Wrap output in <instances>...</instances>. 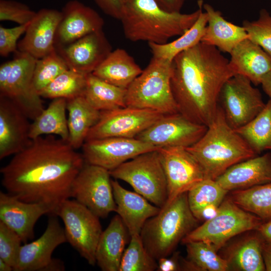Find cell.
I'll return each mask as SVG.
<instances>
[{
    "label": "cell",
    "instance_id": "obj_37",
    "mask_svg": "<svg viewBox=\"0 0 271 271\" xmlns=\"http://www.w3.org/2000/svg\"><path fill=\"white\" fill-rule=\"evenodd\" d=\"M87 76L68 69L50 83L39 94L42 98L66 100L84 96Z\"/></svg>",
    "mask_w": 271,
    "mask_h": 271
},
{
    "label": "cell",
    "instance_id": "obj_31",
    "mask_svg": "<svg viewBox=\"0 0 271 271\" xmlns=\"http://www.w3.org/2000/svg\"><path fill=\"white\" fill-rule=\"evenodd\" d=\"M229 192L216 180L204 178L187 192L190 209L199 221L213 216Z\"/></svg>",
    "mask_w": 271,
    "mask_h": 271
},
{
    "label": "cell",
    "instance_id": "obj_19",
    "mask_svg": "<svg viewBox=\"0 0 271 271\" xmlns=\"http://www.w3.org/2000/svg\"><path fill=\"white\" fill-rule=\"evenodd\" d=\"M55 208L41 203L22 201L8 193L0 192V221L15 231L26 243L34 236V226L43 215H55Z\"/></svg>",
    "mask_w": 271,
    "mask_h": 271
},
{
    "label": "cell",
    "instance_id": "obj_36",
    "mask_svg": "<svg viewBox=\"0 0 271 271\" xmlns=\"http://www.w3.org/2000/svg\"><path fill=\"white\" fill-rule=\"evenodd\" d=\"M235 130L257 155L271 151V100L252 120Z\"/></svg>",
    "mask_w": 271,
    "mask_h": 271
},
{
    "label": "cell",
    "instance_id": "obj_27",
    "mask_svg": "<svg viewBox=\"0 0 271 271\" xmlns=\"http://www.w3.org/2000/svg\"><path fill=\"white\" fill-rule=\"evenodd\" d=\"M128 232L116 214L102 231L95 252L96 263L103 271H119Z\"/></svg>",
    "mask_w": 271,
    "mask_h": 271
},
{
    "label": "cell",
    "instance_id": "obj_45",
    "mask_svg": "<svg viewBox=\"0 0 271 271\" xmlns=\"http://www.w3.org/2000/svg\"><path fill=\"white\" fill-rule=\"evenodd\" d=\"M106 15L120 20L126 0H93Z\"/></svg>",
    "mask_w": 271,
    "mask_h": 271
},
{
    "label": "cell",
    "instance_id": "obj_22",
    "mask_svg": "<svg viewBox=\"0 0 271 271\" xmlns=\"http://www.w3.org/2000/svg\"><path fill=\"white\" fill-rule=\"evenodd\" d=\"M61 18V11L55 9H42L36 12L25 36L18 42V51L36 59L53 51L55 49V36Z\"/></svg>",
    "mask_w": 271,
    "mask_h": 271
},
{
    "label": "cell",
    "instance_id": "obj_52",
    "mask_svg": "<svg viewBox=\"0 0 271 271\" xmlns=\"http://www.w3.org/2000/svg\"><path fill=\"white\" fill-rule=\"evenodd\" d=\"M0 270L11 271L13 270V267L8 263L0 258Z\"/></svg>",
    "mask_w": 271,
    "mask_h": 271
},
{
    "label": "cell",
    "instance_id": "obj_47",
    "mask_svg": "<svg viewBox=\"0 0 271 271\" xmlns=\"http://www.w3.org/2000/svg\"><path fill=\"white\" fill-rule=\"evenodd\" d=\"M164 10L171 12H181L185 2L188 0H156Z\"/></svg>",
    "mask_w": 271,
    "mask_h": 271
},
{
    "label": "cell",
    "instance_id": "obj_50",
    "mask_svg": "<svg viewBox=\"0 0 271 271\" xmlns=\"http://www.w3.org/2000/svg\"><path fill=\"white\" fill-rule=\"evenodd\" d=\"M262 256L266 271H271V246L263 242L262 246Z\"/></svg>",
    "mask_w": 271,
    "mask_h": 271
},
{
    "label": "cell",
    "instance_id": "obj_4",
    "mask_svg": "<svg viewBox=\"0 0 271 271\" xmlns=\"http://www.w3.org/2000/svg\"><path fill=\"white\" fill-rule=\"evenodd\" d=\"M186 148L200 165L205 178L213 180L233 165L257 156L228 124L219 105L203 136Z\"/></svg>",
    "mask_w": 271,
    "mask_h": 271
},
{
    "label": "cell",
    "instance_id": "obj_11",
    "mask_svg": "<svg viewBox=\"0 0 271 271\" xmlns=\"http://www.w3.org/2000/svg\"><path fill=\"white\" fill-rule=\"evenodd\" d=\"M111 176L108 170L85 163L72 184L71 197L99 218L115 212Z\"/></svg>",
    "mask_w": 271,
    "mask_h": 271
},
{
    "label": "cell",
    "instance_id": "obj_13",
    "mask_svg": "<svg viewBox=\"0 0 271 271\" xmlns=\"http://www.w3.org/2000/svg\"><path fill=\"white\" fill-rule=\"evenodd\" d=\"M164 115L151 109L128 106L101 111L85 141L113 137L135 138Z\"/></svg>",
    "mask_w": 271,
    "mask_h": 271
},
{
    "label": "cell",
    "instance_id": "obj_34",
    "mask_svg": "<svg viewBox=\"0 0 271 271\" xmlns=\"http://www.w3.org/2000/svg\"><path fill=\"white\" fill-rule=\"evenodd\" d=\"M207 20V13L202 10L194 25L178 39L162 44L149 43L153 56L172 62L179 54L201 42Z\"/></svg>",
    "mask_w": 271,
    "mask_h": 271
},
{
    "label": "cell",
    "instance_id": "obj_44",
    "mask_svg": "<svg viewBox=\"0 0 271 271\" xmlns=\"http://www.w3.org/2000/svg\"><path fill=\"white\" fill-rule=\"evenodd\" d=\"M30 23L11 28L0 26L1 56L7 57L11 53L17 52L18 39L22 34L25 33Z\"/></svg>",
    "mask_w": 271,
    "mask_h": 271
},
{
    "label": "cell",
    "instance_id": "obj_12",
    "mask_svg": "<svg viewBox=\"0 0 271 271\" xmlns=\"http://www.w3.org/2000/svg\"><path fill=\"white\" fill-rule=\"evenodd\" d=\"M51 215L43 234L37 239L21 246L13 270H65L62 261L53 258L52 256L58 246L67 242L65 231L56 217V215Z\"/></svg>",
    "mask_w": 271,
    "mask_h": 271
},
{
    "label": "cell",
    "instance_id": "obj_24",
    "mask_svg": "<svg viewBox=\"0 0 271 271\" xmlns=\"http://www.w3.org/2000/svg\"><path fill=\"white\" fill-rule=\"evenodd\" d=\"M116 212L120 217L130 236L139 235L148 219L157 214L160 208L152 205L144 197L122 187L111 180Z\"/></svg>",
    "mask_w": 271,
    "mask_h": 271
},
{
    "label": "cell",
    "instance_id": "obj_26",
    "mask_svg": "<svg viewBox=\"0 0 271 271\" xmlns=\"http://www.w3.org/2000/svg\"><path fill=\"white\" fill-rule=\"evenodd\" d=\"M203 8L207 14L208 20L200 42L230 54L240 42L248 38L243 26L227 21L220 11L209 4H204Z\"/></svg>",
    "mask_w": 271,
    "mask_h": 271
},
{
    "label": "cell",
    "instance_id": "obj_2",
    "mask_svg": "<svg viewBox=\"0 0 271 271\" xmlns=\"http://www.w3.org/2000/svg\"><path fill=\"white\" fill-rule=\"evenodd\" d=\"M234 75L229 60L214 46L200 42L179 54L172 61L171 85L179 112L208 126L224 84Z\"/></svg>",
    "mask_w": 271,
    "mask_h": 271
},
{
    "label": "cell",
    "instance_id": "obj_41",
    "mask_svg": "<svg viewBox=\"0 0 271 271\" xmlns=\"http://www.w3.org/2000/svg\"><path fill=\"white\" fill-rule=\"evenodd\" d=\"M242 26L247 34L248 39L271 56V15L267 10H260L256 20H245Z\"/></svg>",
    "mask_w": 271,
    "mask_h": 271
},
{
    "label": "cell",
    "instance_id": "obj_25",
    "mask_svg": "<svg viewBox=\"0 0 271 271\" xmlns=\"http://www.w3.org/2000/svg\"><path fill=\"white\" fill-rule=\"evenodd\" d=\"M230 55V65L235 74L246 77L255 85L261 84L271 72V56L248 38L236 45Z\"/></svg>",
    "mask_w": 271,
    "mask_h": 271
},
{
    "label": "cell",
    "instance_id": "obj_48",
    "mask_svg": "<svg viewBox=\"0 0 271 271\" xmlns=\"http://www.w3.org/2000/svg\"><path fill=\"white\" fill-rule=\"evenodd\" d=\"M256 231L263 242L271 246V220L264 221Z\"/></svg>",
    "mask_w": 271,
    "mask_h": 271
},
{
    "label": "cell",
    "instance_id": "obj_18",
    "mask_svg": "<svg viewBox=\"0 0 271 271\" xmlns=\"http://www.w3.org/2000/svg\"><path fill=\"white\" fill-rule=\"evenodd\" d=\"M56 49L69 69L85 75L92 73L112 51L102 30Z\"/></svg>",
    "mask_w": 271,
    "mask_h": 271
},
{
    "label": "cell",
    "instance_id": "obj_7",
    "mask_svg": "<svg viewBox=\"0 0 271 271\" xmlns=\"http://www.w3.org/2000/svg\"><path fill=\"white\" fill-rule=\"evenodd\" d=\"M263 222L260 217L242 209L227 197L212 217L189 232L181 241L185 244L193 241H204L219 250L233 237L256 230Z\"/></svg>",
    "mask_w": 271,
    "mask_h": 271
},
{
    "label": "cell",
    "instance_id": "obj_49",
    "mask_svg": "<svg viewBox=\"0 0 271 271\" xmlns=\"http://www.w3.org/2000/svg\"><path fill=\"white\" fill-rule=\"evenodd\" d=\"M14 59L5 62L0 66V86H3L9 78L14 65Z\"/></svg>",
    "mask_w": 271,
    "mask_h": 271
},
{
    "label": "cell",
    "instance_id": "obj_46",
    "mask_svg": "<svg viewBox=\"0 0 271 271\" xmlns=\"http://www.w3.org/2000/svg\"><path fill=\"white\" fill-rule=\"evenodd\" d=\"M158 271H176L181 270L179 255L175 252L172 257H164L158 260Z\"/></svg>",
    "mask_w": 271,
    "mask_h": 271
},
{
    "label": "cell",
    "instance_id": "obj_43",
    "mask_svg": "<svg viewBox=\"0 0 271 271\" xmlns=\"http://www.w3.org/2000/svg\"><path fill=\"white\" fill-rule=\"evenodd\" d=\"M36 14L28 6L13 0H0V21H10L19 25L30 23Z\"/></svg>",
    "mask_w": 271,
    "mask_h": 271
},
{
    "label": "cell",
    "instance_id": "obj_17",
    "mask_svg": "<svg viewBox=\"0 0 271 271\" xmlns=\"http://www.w3.org/2000/svg\"><path fill=\"white\" fill-rule=\"evenodd\" d=\"M81 148L85 163L109 171L139 155L159 149L136 138L117 137L87 141Z\"/></svg>",
    "mask_w": 271,
    "mask_h": 271
},
{
    "label": "cell",
    "instance_id": "obj_40",
    "mask_svg": "<svg viewBox=\"0 0 271 271\" xmlns=\"http://www.w3.org/2000/svg\"><path fill=\"white\" fill-rule=\"evenodd\" d=\"M68 69L65 61L56 48L45 56L37 59L33 76L35 89L39 94L50 83Z\"/></svg>",
    "mask_w": 271,
    "mask_h": 271
},
{
    "label": "cell",
    "instance_id": "obj_29",
    "mask_svg": "<svg viewBox=\"0 0 271 271\" xmlns=\"http://www.w3.org/2000/svg\"><path fill=\"white\" fill-rule=\"evenodd\" d=\"M263 241L256 230L230 244L225 249L223 257L230 270H265L262 256Z\"/></svg>",
    "mask_w": 271,
    "mask_h": 271
},
{
    "label": "cell",
    "instance_id": "obj_51",
    "mask_svg": "<svg viewBox=\"0 0 271 271\" xmlns=\"http://www.w3.org/2000/svg\"><path fill=\"white\" fill-rule=\"evenodd\" d=\"M261 85L264 92L271 100V72L268 74L262 80Z\"/></svg>",
    "mask_w": 271,
    "mask_h": 271
},
{
    "label": "cell",
    "instance_id": "obj_8",
    "mask_svg": "<svg viewBox=\"0 0 271 271\" xmlns=\"http://www.w3.org/2000/svg\"><path fill=\"white\" fill-rule=\"evenodd\" d=\"M158 150L139 155L109 172L111 177L127 183L135 192L162 208L167 202L168 190Z\"/></svg>",
    "mask_w": 271,
    "mask_h": 271
},
{
    "label": "cell",
    "instance_id": "obj_9",
    "mask_svg": "<svg viewBox=\"0 0 271 271\" xmlns=\"http://www.w3.org/2000/svg\"><path fill=\"white\" fill-rule=\"evenodd\" d=\"M55 215L64 224L67 242L91 265L96 263L95 252L102 230L99 217L75 200L63 201Z\"/></svg>",
    "mask_w": 271,
    "mask_h": 271
},
{
    "label": "cell",
    "instance_id": "obj_20",
    "mask_svg": "<svg viewBox=\"0 0 271 271\" xmlns=\"http://www.w3.org/2000/svg\"><path fill=\"white\" fill-rule=\"evenodd\" d=\"M61 13L55 36V48L67 46L88 34L102 30L103 18L94 9L78 1L68 2Z\"/></svg>",
    "mask_w": 271,
    "mask_h": 271
},
{
    "label": "cell",
    "instance_id": "obj_5",
    "mask_svg": "<svg viewBox=\"0 0 271 271\" xmlns=\"http://www.w3.org/2000/svg\"><path fill=\"white\" fill-rule=\"evenodd\" d=\"M198 221L190 209L187 192L184 193L148 219L140 236L147 251L158 260L172 253Z\"/></svg>",
    "mask_w": 271,
    "mask_h": 271
},
{
    "label": "cell",
    "instance_id": "obj_39",
    "mask_svg": "<svg viewBox=\"0 0 271 271\" xmlns=\"http://www.w3.org/2000/svg\"><path fill=\"white\" fill-rule=\"evenodd\" d=\"M156 260L145 248L140 234L132 235L124 251L119 271L157 270Z\"/></svg>",
    "mask_w": 271,
    "mask_h": 271
},
{
    "label": "cell",
    "instance_id": "obj_38",
    "mask_svg": "<svg viewBox=\"0 0 271 271\" xmlns=\"http://www.w3.org/2000/svg\"><path fill=\"white\" fill-rule=\"evenodd\" d=\"M185 244L187 259L195 270H230L227 261L217 253L218 250L211 243L204 241H193Z\"/></svg>",
    "mask_w": 271,
    "mask_h": 271
},
{
    "label": "cell",
    "instance_id": "obj_23",
    "mask_svg": "<svg viewBox=\"0 0 271 271\" xmlns=\"http://www.w3.org/2000/svg\"><path fill=\"white\" fill-rule=\"evenodd\" d=\"M216 180L229 192L271 183V153L236 163Z\"/></svg>",
    "mask_w": 271,
    "mask_h": 271
},
{
    "label": "cell",
    "instance_id": "obj_15",
    "mask_svg": "<svg viewBox=\"0 0 271 271\" xmlns=\"http://www.w3.org/2000/svg\"><path fill=\"white\" fill-rule=\"evenodd\" d=\"M207 126L196 123L180 112L164 115L135 138L159 149L188 148L205 133Z\"/></svg>",
    "mask_w": 271,
    "mask_h": 271
},
{
    "label": "cell",
    "instance_id": "obj_33",
    "mask_svg": "<svg viewBox=\"0 0 271 271\" xmlns=\"http://www.w3.org/2000/svg\"><path fill=\"white\" fill-rule=\"evenodd\" d=\"M126 89L110 84L94 75L87 76L84 96L95 109L101 111L126 106Z\"/></svg>",
    "mask_w": 271,
    "mask_h": 271
},
{
    "label": "cell",
    "instance_id": "obj_1",
    "mask_svg": "<svg viewBox=\"0 0 271 271\" xmlns=\"http://www.w3.org/2000/svg\"><path fill=\"white\" fill-rule=\"evenodd\" d=\"M85 164L82 154L68 141L40 136L1 168L2 184L20 200L49 205L56 212L71 197L74 180Z\"/></svg>",
    "mask_w": 271,
    "mask_h": 271
},
{
    "label": "cell",
    "instance_id": "obj_10",
    "mask_svg": "<svg viewBox=\"0 0 271 271\" xmlns=\"http://www.w3.org/2000/svg\"><path fill=\"white\" fill-rule=\"evenodd\" d=\"M220 102L226 121L234 129L249 122L265 105L259 90L239 74L233 75L225 83Z\"/></svg>",
    "mask_w": 271,
    "mask_h": 271
},
{
    "label": "cell",
    "instance_id": "obj_35",
    "mask_svg": "<svg viewBox=\"0 0 271 271\" xmlns=\"http://www.w3.org/2000/svg\"><path fill=\"white\" fill-rule=\"evenodd\" d=\"M228 198L244 210L271 220V183L230 191Z\"/></svg>",
    "mask_w": 271,
    "mask_h": 271
},
{
    "label": "cell",
    "instance_id": "obj_16",
    "mask_svg": "<svg viewBox=\"0 0 271 271\" xmlns=\"http://www.w3.org/2000/svg\"><path fill=\"white\" fill-rule=\"evenodd\" d=\"M158 151L167 183L166 205L181 194L188 192L205 176L200 165L186 148H163Z\"/></svg>",
    "mask_w": 271,
    "mask_h": 271
},
{
    "label": "cell",
    "instance_id": "obj_6",
    "mask_svg": "<svg viewBox=\"0 0 271 271\" xmlns=\"http://www.w3.org/2000/svg\"><path fill=\"white\" fill-rule=\"evenodd\" d=\"M172 62L153 56L126 89V106L148 109L163 114L179 112L173 94Z\"/></svg>",
    "mask_w": 271,
    "mask_h": 271
},
{
    "label": "cell",
    "instance_id": "obj_32",
    "mask_svg": "<svg viewBox=\"0 0 271 271\" xmlns=\"http://www.w3.org/2000/svg\"><path fill=\"white\" fill-rule=\"evenodd\" d=\"M67 100L52 99L48 106L31 124L30 137L33 140L44 134L57 135L68 141L69 131L66 111Z\"/></svg>",
    "mask_w": 271,
    "mask_h": 271
},
{
    "label": "cell",
    "instance_id": "obj_28",
    "mask_svg": "<svg viewBox=\"0 0 271 271\" xmlns=\"http://www.w3.org/2000/svg\"><path fill=\"white\" fill-rule=\"evenodd\" d=\"M143 70L127 51L117 48L92 73L110 84L127 89Z\"/></svg>",
    "mask_w": 271,
    "mask_h": 271
},
{
    "label": "cell",
    "instance_id": "obj_21",
    "mask_svg": "<svg viewBox=\"0 0 271 271\" xmlns=\"http://www.w3.org/2000/svg\"><path fill=\"white\" fill-rule=\"evenodd\" d=\"M29 118L11 99L0 96V159L15 155L32 141Z\"/></svg>",
    "mask_w": 271,
    "mask_h": 271
},
{
    "label": "cell",
    "instance_id": "obj_30",
    "mask_svg": "<svg viewBox=\"0 0 271 271\" xmlns=\"http://www.w3.org/2000/svg\"><path fill=\"white\" fill-rule=\"evenodd\" d=\"M68 142L75 150L82 148L91 128L98 121L100 111L93 107L84 96L67 100Z\"/></svg>",
    "mask_w": 271,
    "mask_h": 271
},
{
    "label": "cell",
    "instance_id": "obj_42",
    "mask_svg": "<svg viewBox=\"0 0 271 271\" xmlns=\"http://www.w3.org/2000/svg\"><path fill=\"white\" fill-rule=\"evenodd\" d=\"M22 242L21 238L15 231L0 221V258L13 267Z\"/></svg>",
    "mask_w": 271,
    "mask_h": 271
},
{
    "label": "cell",
    "instance_id": "obj_14",
    "mask_svg": "<svg viewBox=\"0 0 271 271\" xmlns=\"http://www.w3.org/2000/svg\"><path fill=\"white\" fill-rule=\"evenodd\" d=\"M15 63L6 83L0 86V96L9 98L17 104L32 120L44 109L41 96L33 84V72L37 59L17 51Z\"/></svg>",
    "mask_w": 271,
    "mask_h": 271
},
{
    "label": "cell",
    "instance_id": "obj_3",
    "mask_svg": "<svg viewBox=\"0 0 271 271\" xmlns=\"http://www.w3.org/2000/svg\"><path fill=\"white\" fill-rule=\"evenodd\" d=\"M197 4L196 11L183 14L163 9L156 0H126L120 19L124 35L132 42L166 43L194 25L203 10V1Z\"/></svg>",
    "mask_w": 271,
    "mask_h": 271
}]
</instances>
